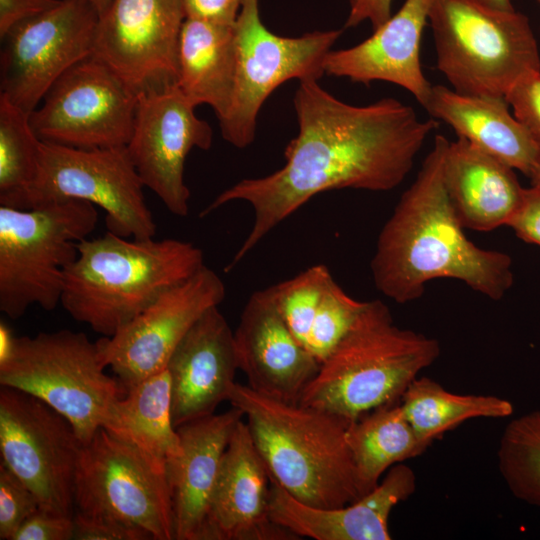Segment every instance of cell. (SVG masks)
Masks as SVG:
<instances>
[{
    "label": "cell",
    "mask_w": 540,
    "mask_h": 540,
    "mask_svg": "<svg viewBox=\"0 0 540 540\" xmlns=\"http://www.w3.org/2000/svg\"><path fill=\"white\" fill-rule=\"evenodd\" d=\"M271 478L248 425L234 428L212 495L206 540H296L270 516Z\"/></svg>",
    "instance_id": "d6986e66"
},
{
    "label": "cell",
    "mask_w": 540,
    "mask_h": 540,
    "mask_svg": "<svg viewBox=\"0 0 540 540\" xmlns=\"http://www.w3.org/2000/svg\"><path fill=\"white\" fill-rule=\"evenodd\" d=\"M225 293L218 274L203 266L113 336L96 341L102 363L126 389L165 370L190 328L208 309L219 306Z\"/></svg>",
    "instance_id": "2e32d148"
},
{
    "label": "cell",
    "mask_w": 540,
    "mask_h": 540,
    "mask_svg": "<svg viewBox=\"0 0 540 540\" xmlns=\"http://www.w3.org/2000/svg\"><path fill=\"white\" fill-rule=\"evenodd\" d=\"M174 427L211 415L227 401L238 362L231 330L218 306L190 328L166 367Z\"/></svg>",
    "instance_id": "ffe728a7"
},
{
    "label": "cell",
    "mask_w": 540,
    "mask_h": 540,
    "mask_svg": "<svg viewBox=\"0 0 540 540\" xmlns=\"http://www.w3.org/2000/svg\"><path fill=\"white\" fill-rule=\"evenodd\" d=\"M127 146L78 149L41 142L29 209L78 199L101 207L107 231L124 238H154L156 223Z\"/></svg>",
    "instance_id": "8fae6325"
},
{
    "label": "cell",
    "mask_w": 540,
    "mask_h": 540,
    "mask_svg": "<svg viewBox=\"0 0 540 540\" xmlns=\"http://www.w3.org/2000/svg\"><path fill=\"white\" fill-rule=\"evenodd\" d=\"M237 65L226 115L218 120L223 138L236 148L255 139L264 102L291 79H320L326 55L342 30L313 31L298 37L273 33L262 22L259 0H245L235 23Z\"/></svg>",
    "instance_id": "30bf717a"
},
{
    "label": "cell",
    "mask_w": 540,
    "mask_h": 540,
    "mask_svg": "<svg viewBox=\"0 0 540 540\" xmlns=\"http://www.w3.org/2000/svg\"><path fill=\"white\" fill-rule=\"evenodd\" d=\"M498 469L512 495L540 507V408L512 419L497 450Z\"/></svg>",
    "instance_id": "4dcf8cb0"
},
{
    "label": "cell",
    "mask_w": 540,
    "mask_h": 540,
    "mask_svg": "<svg viewBox=\"0 0 540 540\" xmlns=\"http://www.w3.org/2000/svg\"><path fill=\"white\" fill-rule=\"evenodd\" d=\"M366 305L330 281L318 305L307 343L308 351L321 364L350 330Z\"/></svg>",
    "instance_id": "d6a6232c"
},
{
    "label": "cell",
    "mask_w": 540,
    "mask_h": 540,
    "mask_svg": "<svg viewBox=\"0 0 540 540\" xmlns=\"http://www.w3.org/2000/svg\"><path fill=\"white\" fill-rule=\"evenodd\" d=\"M82 446L62 414L26 392L1 386V462L31 489L42 509L73 518Z\"/></svg>",
    "instance_id": "7c38bea8"
},
{
    "label": "cell",
    "mask_w": 540,
    "mask_h": 540,
    "mask_svg": "<svg viewBox=\"0 0 540 540\" xmlns=\"http://www.w3.org/2000/svg\"><path fill=\"white\" fill-rule=\"evenodd\" d=\"M60 0H0V38L17 23L41 14Z\"/></svg>",
    "instance_id": "ab89813d"
},
{
    "label": "cell",
    "mask_w": 540,
    "mask_h": 540,
    "mask_svg": "<svg viewBox=\"0 0 540 540\" xmlns=\"http://www.w3.org/2000/svg\"><path fill=\"white\" fill-rule=\"evenodd\" d=\"M97 342L63 329L15 337L0 359V385L26 392L66 417L87 443L127 389L108 376Z\"/></svg>",
    "instance_id": "ba28073f"
},
{
    "label": "cell",
    "mask_w": 540,
    "mask_h": 540,
    "mask_svg": "<svg viewBox=\"0 0 540 540\" xmlns=\"http://www.w3.org/2000/svg\"><path fill=\"white\" fill-rule=\"evenodd\" d=\"M507 226L523 241L540 246V183L525 189L521 206Z\"/></svg>",
    "instance_id": "74e56055"
},
{
    "label": "cell",
    "mask_w": 540,
    "mask_h": 540,
    "mask_svg": "<svg viewBox=\"0 0 540 540\" xmlns=\"http://www.w3.org/2000/svg\"><path fill=\"white\" fill-rule=\"evenodd\" d=\"M346 437L365 494L393 465L421 455L431 445L418 438L399 402L375 408L352 421Z\"/></svg>",
    "instance_id": "83f0119b"
},
{
    "label": "cell",
    "mask_w": 540,
    "mask_h": 540,
    "mask_svg": "<svg viewBox=\"0 0 540 540\" xmlns=\"http://www.w3.org/2000/svg\"><path fill=\"white\" fill-rule=\"evenodd\" d=\"M245 0H183L186 18L234 25Z\"/></svg>",
    "instance_id": "f35d334b"
},
{
    "label": "cell",
    "mask_w": 540,
    "mask_h": 540,
    "mask_svg": "<svg viewBox=\"0 0 540 540\" xmlns=\"http://www.w3.org/2000/svg\"><path fill=\"white\" fill-rule=\"evenodd\" d=\"M436 66L453 90L506 99L524 77L540 72L536 37L526 15L477 0H431Z\"/></svg>",
    "instance_id": "8992f818"
},
{
    "label": "cell",
    "mask_w": 540,
    "mask_h": 540,
    "mask_svg": "<svg viewBox=\"0 0 540 540\" xmlns=\"http://www.w3.org/2000/svg\"><path fill=\"white\" fill-rule=\"evenodd\" d=\"M73 536L72 517L39 508L20 526L13 540H71Z\"/></svg>",
    "instance_id": "8d00e7d4"
},
{
    "label": "cell",
    "mask_w": 540,
    "mask_h": 540,
    "mask_svg": "<svg viewBox=\"0 0 540 540\" xmlns=\"http://www.w3.org/2000/svg\"><path fill=\"white\" fill-rule=\"evenodd\" d=\"M243 412L231 409L177 428L183 452L166 464L171 490L175 540H206L212 495L222 458Z\"/></svg>",
    "instance_id": "603a6c76"
},
{
    "label": "cell",
    "mask_w": 540,
    "mask_h": 540,
    "mask_svg": "<svg viewBox=\"0 0 540 540\" xmlns=\"http://www.w3.org/2000/svg\"><path fill=\"white\" fill-rule=\"evenodd\" d=\"M196 107L177 85L138 95L127 145L144 186L180 217L189 213L186 157L193 148L208 150L213 142L212 129L197 117Z\"/></svg>",
    "instance_id": "e0dca14e"
},
{
    "label": "cell",
    "mask_w": 540,
    "mask_h": 540,
    "mask_svg": "<svg viewBox=\"0 0 540 540\" xmlns=\"http://www.w3.org/2000/svg\"><path fill=\"white\" fill-rule=\"evenodd\" d=\"M73 523V539L76 540H151L150 536L140 529L79 512H74Z\"/></svg>",
    "instance_id": "d590c367"
},
{
    "label": "cell",
    "mask_w": 540,
    "mask_h": 540,
    "mask_svg": "<svg viewBox=\"0 0 540 540\" xmlns=\"http://www.w3.org/2000/svg\"><path fill=\"white\" fill-rule=\"evenodd\" d=\"M131 444L155 465L166 470L168 461L183 452L171 414V385L167 369L127 389L103 426Z\"/></svg>",
    "instance_id": "4316f807"
},
{
    "label": "cell",
    "mask_w": 540,
    "mask_h": 540,
    "mask_svg": "<svg viewBox=\"0 0 540 540\" xmlns=\"http://www.w3.org/2000/svg\"><path fill=\"white\" fill-rule=\"evenodd\" d=\"M514 171L463 138L449 143L444 182L464 228L487 232L508 225L526 189Z\"/></svg>",
    "instance_id": "cb8c5ba5"
},
{
    "label": "cell",
    "mask_w": 540,
    "mask_h": 540,
    "mask_svg": "<svg viewBox=\"0 0 540 540\" xmlns=\"http://www.w3.org/2000/svg\"><path fill=\"white\" fill-rule=\"evenodd\" d=\"M441 353L438 340L394 324L380 300L366 305L302 392L299 403L352 421L401 399Z\"/></svg>",
    "instance_id": "5b68a950"
},
{
    "label": "cell",
    "mask_w": 540,
    "mask_h": 540,
    "mask_svg": "<svg viewBox=\"0 0 540 540\" xmlns=\"http://www.w3.org/2000/svg\"><path fill=\"white\" fill-rule=\"evenodd\" d=\"M203 266V252L191 242L138 240L107 231L79 243L60 303L74 320L111 337Z\"/></svg>",
    "instance_id": "277c9868"
},
{
    "label": "cell",
    "mask_w": 540,
    "mask_h": 540,
    "mask_svg": "<svg viewBox=\"0 0 540 540\" xmlns=\"http://www.w3.org/2000/svg\"><path fill=\"white\" fill-rule=\"evenodd\" d=\"M97 222L96 206L84 200L32 209L0 205V311L12 320L32 305L53 311L78 245Z\"/></svg>",
    "instance_id": "52a82bcc"
},
{
    "label": "cell",
    "mask_w": 540,
    "mask_h": 540,
    "mask_svg": "<svg viewBox=\"0 0 540 540\" xmlns=\"http://www.w3.org/2000/svg\"><path fill=\"white\" fill-rule=\"evenodd\" d=\"M481 4L488 6L493 9L511 11L514 10V7L511 3V0H477Z\"/></svg>",
    "instance_id": "b9f144b4"
},
{
    "label": "cell",
    "mask_w": 540,
    "mask_h": 540,
    "mask_svg": "<svg viewBox=\"0 0 540 540\" xmlns=\"http://www.w3.org/2000/svg\"><path fill=\"white\" fill-rule=\"evenodd\" d=\"M532 183H540V161L538 164L537 169L535 170L534 174L530 178Z\"/></svg>",
    "instance_id": "ee69618b"
},
{
    "label": "cell",
    "mask_w": 540,
    "mask_h": 540,
    "mask_svg": "<svg viewBox=\"0 0 540 540\" xmlns=\"http://www.w3.org/2000/svg\"><path fill=\"white\" fill-rule=\"evenodd\" d=\"M40 507L36 495L0 463V539L13 540L20 526Z\"/></svg>",
    "instance_id": "836d02e7"
},
{
    "label": "cell",
    "mask_w": 540,
    "mask_h": 540,
    "mask_svg": "<svg viewBox=\"0 0 540 540\" xmlns=\"http://www.w3.org/2000/svg\"><path fill=\"white\" fill-rule=\"evenodd\" d=\"M450 141L434 138L415 181L402 194L377 241L371 271L376 288L403 304L420 298L434 279L452 278L492 300L512 287L511 257L486 250L464 233L444 182Z\"/></svg>",
    "instance_id": "7a4b0ae2"
},
{
    "label": "cell",
    "mask_w": 540,
    "mask_h": 540,
    "mask_svg": "<svg viewBox=\"0 0 540 540\" xmlns=\"http://www.w3.org/2000/svg\"><path fill=\"white\" fill-rule=\"evenodd\" d=\"M75 512L114 520L175 540L166 470L103 427L83 444L75 477Z\"/></svg>",
    "instance_id": "9c48e42d"
},
{
    "label": "cell",
    "mask_w": 540,
    "mask_h": 540,
    "mask_svg": "<svg viewBox=\"0 0 540 540\" xmlns=\"http://www.w3.org/2000/svg\"><path fill=\"white\" fill-rule=\"evenodd\" d=\"M237 65L234 25L186 18L178 46L177 87L195 105L222 119L231 104Z\"/></svg>",
    "instance_id": "484cf974"
},
{
    "label": "cell",
    "mask_w": 540,
    "mask_h": 540,
    "mask_svg": "<svg viewBox=\"0 0 540 540\" xmlns=\"http://www.w3.org/2000/svg\"><path fill=\"white\" fill-rule=\"evenodd\" d=\"M227 401L246 417L270 477L295 499L314 507L338 508L366 495L347 443L352 420L276 399L237 382Z\"/></svg>",
    "instance_id": "3957f363"
},
{
    "label": "cell",
    "mask_w": 540,
    "mask_h": 540,
    "mask_svg": "<svg viewBox=\"0 0 540 540\" xmlns=\"http://www.w3.org/2000/svg\"><path fill=\"white\" fill-rule=\"evenodd\" d=\"M430 2L405 0L364 41L346 49L330 50L324 59V74L365 85L374 81L392 83L410 92L424 107L433 87L420 63V44Z\"/></svg>",
    "instance_id": "44dd1931"
},
{
    "label": "cell",
    "mask_w": 540,
    "mask_h": 540,
    "mask_svg": "<svg viewBox=\"0 0 540 540\" xmlns=\"http://www.w3.org/2000/svg\"><path fill=\"white\" fill-rule=\"evenodd\" d=\"M402 411L426 443L472 418H504L513 414V404L493 395L456 394L428 377H417L400 399Z\"/></svg>",
    "instance_id": "f1b7e54d"
},
{
    "label": "cell",
    "mask_w": 540,
    "mask_h": 540,
    "mask_svg": "<svg viewBox=\"0 0 540 540\" xmlns=\"http://www.w3.org/2000/svg\"><path fill=\"white\" fill-rule=\"evenodd\" d=\"M415 490V472L398 463L359 500L338 508H319L298 501L271 478L269 511L276 524L299 539L390 540L391 511Z\"/></svg>",
    "instance_id": "7402d4cb"
},
{
    "label": "cell",
    "mask_w": 540,
    "mask_h": 540,
    "mask_svg": "<svg viewBox=\"0 0 540 540\" xmlns=\"http://www.w3.org/2000/svg\"><path fill=\"white\" fill-rule=\"evenodd\" d=\"M506 100L513 115L540 147V72L532 73L515 84Z\"/></svg>",
    "instance_id": "e575fe53"
},
{
    "label": "cell",
    "mask_w": 540,
    "mask_h": 540,
    "mask_svg": "<svg viewBox=\"0 0 540 540\" xmlns=\"http://www.w3.org/2000/svg\"><path fill=\"white\" fill-rule=\"evenodd\" d=\"M183 0H114L99 17L92 55L136 96L176 85Z\"/></svg>",
    "instance_id": "9a60e30c"
},
{
    "label": "cell",
    "mask_w": 540,
    "mask_h": 540,
    "mask_svg": "<svg viewBox=\"0 0 540 540\" xmlns=\"http://www.w3.org/2000/svg\"><path fill=\"white\" fill-rule=\"evenodd\" d=\"M435 120L482 151L531 178L540 161V147L510 113L504 98L459 93L433 85L423 107Z\"/></svg>",
    "instance_id": "d4e9b609"
},
{
    "label": "cell",
    "mask_w": 540,
    "mask_h": 540,
    "mask_svg": "<svg viewBox=\"0 0 540 540\" xmlns=\"http://www.w3.org/2000/svg\"><path fill=\"white\" fill-rule=\"evenodd\" d=\"M293 104L298 133L285 147V164L266 176L237 182L200 212L205 217L232 201H244L253 209V225L226 271L319 193L397 187L438 124L433 118L422 120L411 106L394 98L348 104L318 79L299 81Z\"/></svg>",
    "instance_id": "6da1fadb"
},
{
    "label": "cell",
    "mask_w": 540,
    "mask_h": 540,
    "mask_svg": "<svg viewBox=\"0 0 540 540\" xmlns=\"http://www.w3.org/2000/svg\"><path fill=\"white\" fill-rule=\"evenodd\" d=\"M332 279L328 267L318 264L271 286L286 324L305 348L321 297Z\"/></svg>",
    "instance_id": "1f68e13d"
},
{
    "label": "cell",
    "mask_w": 540,
    "mask_h": 540,
    "mask_svg": "<svg viewBox=\"0 0 540 540\" xmlns=\"http://www.w3.org/2000/svg\"><path fill=\"white\" fill-rule=\"evenodd\" d=\"M29 123L43 143L78 149L127 146L137 96L90 54L47 90Z\"/></svg>",
    "instance_id": "4fadbf2b"
},
{
    "label": "cell",
    "mask_w": 540,
    "mask_h": 540,
    "mask_svg": "<svg viewBox=\"0 0 540 540\" xmlns=\"http://www.w3.org/2000/svg\"><path fill=\"white\" fill-rule=\"evenodd\" d=\"M348 15L345 28H353L364 22H369L376 29L386 22L392 13L393 0H347Z\"/></svg>",
    "instance_id": "60d3db41"
},
{
    "label": "cell",
    "mask_w": 540,
    "mask_h": 540,
    "mask_svg": "<svg viewBox=\"0 0 540 540\" xmlns=\"http://www.w3.org/2000/svg\"><path fill=\"white\" fill-rule=\"evenodd\" d=\"M97 11L99 17L110 7L114 0H87Z\"/></svg>",
    "instance_id": "7bdbcfd3"
},
{
    "label": "cell",
    "mask_w": 540,
    "mask_h": 540,
    "mask_svg": "<svg viewBox=\"0 0 540 540\" xmlns=\"http://www.w3.org/2000/svg\"><path fill=\"white\" fill-rule=\"evenodd\" d=\"M41 141L29 113L0 93V205L29 209L39 169Z\"/></svg>",
    "instance_id": "f546056e"
},
{
    "label": "cell",
    "mask_w": 540,
    "mask_h": 540,
    "mask_svg": "<svg viewBox=\"0 0 540 540\" xmlns=\"http://www.w3.org/2000/svg\"><path fill=\"white\" fill-rule=\"evenodd\" d=\"M98 20L87 0H60L14 25L1 38L0 93L32 112L64 72L92 53Z\"/></svg>",
    "instance_id": "5bb4252c"
},
{
    "label": "cell",
    "mask_w": 540,
    "mask_h": 540,
    "mask_svg": "<svg viewBox=\"0 0 540 540\" xmlns=\"http://www.w3.org/2000/svg\"><path fill=\"white\" fill-rule=\"evenodd\" d=\"M238 369L253 390L298 403L320 363L294 337L271 287L254 292L234 331Z\"/></svg>",
    "instance_id": "ac0fdd59"
},
{
    "label": "cell",
    "mask_w": 540,
    "mask_h": 540,
    "mask_svg": "<svg viewBox=\"0 0 540 540\" xmlns=\"http://www.w3.org/2000/svg\"><path fill=\"white\" fill-rule=\"evenodd\" d=\"M537 2L540 4V0H537Z\"/></svg>",
    "instance_id": "f6af8a7d"
}]
</instances>
